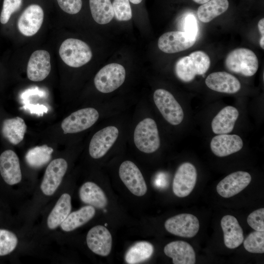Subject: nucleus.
Wrapping results in <instances>:
<instances>
[{
    "mask_svg": "<svg viewBox=\"0 0 264 264\" xmlns=\"http://www.w3.org/2000/svg\"><path fill=\"white\" fill-rule=\"evenodd\" d=\"M210 59L202 51H196L179 59L175 65L176 76L184 82L192 81L197 75L205 74L210 66Z\"/></svg>",
    "mask_w": 264,
    "mask_h": 264,
    "instance_id": "1",
    "label": "nucleus"
},
{
    "mask_svg": "<svg viewBox=\"0 0 264 264\" xmlns=\"http://www.w3.org/2000/svg\"><path fill=\"white\" fill-rule=\"evenodd\" d=\"M59 53L63 62L73 67L84 66L92 56L91 50L87 43L74 38L65 40L60 45Z\"/></svg>",
    "mask_w": 264,
    "mask_h": 264,
    "instance_id": "2",
    "label": "nucleus"
},
{
    "mask_svg": "<svg viewBox=\"0 0 264 264\" xmlns=\"http://www.w3.org/2000/svg\"><path fill=\"white\" fill-rule=\"evenodd\" d=\"M133 140L137 148L142 152L151 154L157 151L160 141L155 121L150 118L141 121L135 128Z\"/></svg>",
    "mask_w": 264,
    "mask_h": 264,
    "instance_id": "3",
    "label": "nucleus"
},
{
    "mask_svg": "<svg viewBox=\"0 0 264 264\" xmlns=\"http://www.w3.org/2000/svg\"><path fill=\"white\" fill-rule=\"evenodd\" d=\"M225 65L231 72L245 76H251L257 72L259 62L257 56L251 50L239 48L228 54L225 59Z\"/></svg>",
    "mask_w": 264,
    "mask_h": 264,
    "instance_id": "4",
    "label": "nucleus"
},
{
    "mask_svg": "<svg viewBox=\"0 0 264 264\" xmlns=\"http://www.w3.org/2000/svg\"><path fill=\"white\" fill-rule=\"evenodd\" d=\"M126 77L125 68L117 63L108 64L96 74L94 83L96 89L102 93H110L120 87Z\"/></svg>",
    "mask_w": 264,
    "mask_h": 264,
    "instance_id": "5",
    "label": "nucleus"
},
{
    "mask_svg": "<svg viewBox=\"0 0 264 264\" xmlns=\"http://www.w3.org/2000/svg\"><path fill=\"white\" fill-rule=\"evenodd\" d=\"M154 102L164 119L173 125L180 124L184 118L183 110L174 96L164 89L154 93Z\"/></svg>",
    "mask_w": 264,
    "mask_h": 264,
    "instance_id": "6",
    "label": "nucleus"
},
{
    "mask_svg": "<svg viewBox=\"0 0 264 264\" xmlns=\"http://www.w3.org/2000/svg\"><path fill=\"white\" fill-rule=\"evenodd\" d=\"M99 117L98 111L94 108L80 109L65 118L61 127L65 134L79 132L91 127Z\"/></svg>",
    "mask_w": 264,
    "mask_h": 264,
    "instance_id": "7",
    "label": "nucleus"
},
{
    "mask_svg": "<svg viewBox=\"0 0 264 264\" xmlns=\"http://www.w3.org/2000/svg\"><path fill=\"white\" fill-rule=\"evenodd\" d=\"M164 226L172 234L184 238H192L198 232L199 222L195 216L184 213L167 219Z\"/></svg>",
    "mask_w": 264,
    "mask_h": 264,
    "instance_id": "8",
    "label": "nucleus"
},
{
    "mask_svg": "<svg viewBox=\"0 0 264 264\" xmlns=\"http://www.w3.org/2000/svg\"><path fill=\"white\" fill-rule=\"evenodd\" d=\"M120 179L134 195L141 197L147 191V187L143 176L137 166L132 161L123 162L119 169Z\"/></svg>",
    "mask_w": 264,
    "mask_h": 264,
    "instance_id": "9",
    "label": "nucleus"
},
{
    "mask_svg": "<svg viewBox=\"0 0 264 264\" xmlns=\"http://www.w3.org/2000/svg\"><path fill=\"white\" fill-rule=\"evenodd\" d=\"M196 167L190 162L182 163L175 174L173 182L174 194L179 198L188 196L194 189L197 182Z\"/></svg>",
    "mask_w": 264,
    "mask_h": 264,
    "instance_id": "10",
    "label": "nucleus"
},
{
    "mask_svg": "<svg viewBox=\"0 0 264 264\" xmlns=\"http://www.w3.org/2000/svg\"><path fill=\"white\" fill-rule=\"evenodd\" d=\"M119 131L115 126H108L92 136L89 145V153L94 159L104 156L117 139Z\"/></svg>",
    "mask_w": 264,
    "mask_h": 264,
    "instance_id": "11",
    "label": "nucleus"
},
{
    "mask_svg": "<svg viewBox=\"0 0 264 264\" xmlns=\"http://www.w3.org/2000/svg\"><path fill=\"white\" fill-rule=\"evenodd\" d=\"M194 37L184 31H170L162 34L158 41V46L166 53H174L192 46L196 41Z\"/></svg>",
    "mask_w": 264,
    "mask_h": 264,
    "instance_id": "12",
    "label": "nucleus"
},
{
    "mask_svg": "<svg viewBox=\"0 0 264 264\" xmlns=\"http://www.w3.org/2000/svg\"><path fill=\"white\" fill-rule=\"evenodd\" d=\"M67 168V163L63 158L52 160L47 166L42 182L41 189L46 196L52 195L61 184Z\"/></svg>",
    "mask_w": 264,
    "mask_h": 264,
    "instance_id": "13",
    "label": "nucleus"
},
{
    "mask_svg": "<svg viewBox=\"0 0 264 264\" xmlns=\"http://www.w3.org/2000/svg\"><path fill=\"white\" fill-rule=\"evenodd\" d=\"M44 18L42 8L38 4H31L27 6L20 16L17 27L24 36L34 35L41 28Z\"/></svg>",
    "mask_w": 264,
    "mask_h": 264,
    "instance_id": "14",
    "label": "nucleus"
},
{
    "mask_svg": "<svg viewBox=\"0 0 264 264\" xmlns=\"http://www.w3.org/2000/svg\"><path fill=\"white\" fill-rule=\"evenodd\" d=\"M250 175L244 171L232 173L222 179L217 186V191L222 197L229 198L242 191L250 183Z\"/></svg>",
    "mask_w": 264,
    "mask_h": 264,
    "instance_id": "15",
    "label": "nucleus"
},
{
    "mask_svg": "<svg viewBox=\"0 0 264 264\" xmlns=\"http://www.w3.org/2000/svg\"><path fill=\"white\" fill-rule=\"evenodd\" d=\"M86 240L88 247L95 254L101 256L110 254L112 237L105 226L97 225L91 228L87 234Z\"/></svg>",
    "mask_w": 264,
    "mask_h": 264,
    "instance_id": "16",
    "label": "nucleus"
},
{
    "mask_svg": "<svg viewBox=\"0 0 264 264\" xmlns=\"http://www.w3.org/2000/svg\"><path fill=\"white\" fill-rule=\"evenodd\" d=\"M51 70L50 56L44 50H37L32 53L27 66L28 78L34 82L44 80Z\"/></svg>",
    "mask_w": 264,
    "mask_h": 264,
    "instance_id": "17",
    "label": "nucleus"
},
{
    "mask_svg": "<svg viewBox=\"0 0 264 264\" xmlns=\"http://www.w3.org/2000/svg\"><path fill=\"white\" fill-rule=\"evenodd\" d=\"M0 173L4 181L9 185H13L21 181L19 159L12 150H6L0 154Z\"/></svg>",
    "mask_w": 264,
    "mask_h": 264,
    "instance_id": "18",
    "label": "nucleus"
},
{
    "mask_svg": "<svg viewBox=\"0 0 264 264\" xmlns=\"http://www.w3.org/2000/svg\"><path fill=\"white\" fill-rule=\"evenodd\" d=\"M205 84L213 90L229 94L236 93L241 87L240 82L236 77L224 71L210 74L206 78Z\"/></svg>",
    "mask_w": 264,
    "mask_h": 264,
    "instance_id": "19",
    "label": "nucleus"
},
{
    "mask_svg": "<svg viewBox=\"0 0 264 264\" xmlns=\"http://www.w3.org/2000/svg\"><path fill=\"white\" fill-rule=\"evenodd\" d=\"M242 147V140L236 134H219L214 136L210 143L211 151L219 157H224L236 153Z\"/></svg>",
    "mask_w": 264,
    "mask_h": 264,
    "instance_id": "20",
    "label": "nucleus"
},
{
    "mask_svg": "<svg viewBox=\"0 0 264 264\" xmlns=\"http://www.w3.org/2000/svg\"><path fill=\"white\" fill-rule=\"evenodd\" d=\"M165 254L173 260L174 264H194L196 254L193 247L182 241L172 242L164 248Z\"/></svg>",
    "mask_w": 264,
    "mask_h": 264,
    "instance_id": "21",
    "label": "nucleus"
},
{
    "mask_svg": "<svg viewBox=\"0 0 264 264\" xmlns=\"http://www.w3.org/2000/svg\"><path fill=\"white\" fill-rule=\"evenodd\" d=\"M225 245L228 248L239 247L243 241V231L237 219L232 215L223 216L220 221Z\"/></svg>",
    "mask_w": 264,
    "mask_h": 264,
    "instance_id": "22",
    "label": "nucleus"
},
{
    "mask_svg": "<svg viewBox=\"0 0 264 264\" xmlns=\"http://www.w3.org/2000/svg\"><path fill=\"white\" fill-rule=\"evenodd\" d=\"M239 115L238 110L234 107L228 106L221 109L212 121L211 127L213 132L217 134L231 132Z\"/></svg>",
    "mask_w": 264,
    "mask_h": 264,
    "instance_id": "23",
    "label": "nucleus"
},
{
    "mask_svg": "<svg viewBox=\"0 0 264 264\" xmlns=\"http://www.w3.org/2000/svg\"><path fill=\"white\" fill-rule=\"evenodd\" d=\"M79 197L83 202L98 209L104 208L108 202L102 189L92 182H87L82 185L79 190Z\"/></svg>",
    "mask_w": 264,
    "mask_h": 264,
    "instance_id": "24",
    "label": "nucleus"
},
{
    "mask_svg": "<svg viewBox=\"0 0 264 264\" xmlns=\"http://www.w3.org/2000/svg\"><path fill=\"white\" fill-rule=\"evenodd\" d=\"M26 128L23 119L17 116L4 120L1 132L4 137L10 143L17 145L23 140Z\"/></svg>",
    "mask_w": 264,
    "mask_h": 264,
    "instance_id": "25",
    "label": "nucleus"
},
{
    "mask_svg": "<svg viewBox=\"0 0 264 264\" xmlns=\"http://www.w3.org/2000/svg\"><path fill=\"white\" fill-rule=\"evenodd\" d=\"M71 209V197L68 194L64 193L61 196L48 217V227L54 229L61 225L69 214Z\"/></svg>",
    "mask_w": 264,
    "mask_h": 264,
    "instance_id": "26",
    "label": "nucleus"
},
{
    "mask_svg": "<svg viewBox=\"0 0 264 264\" xmlns=\"http://www.w3.org/2000/svg\"><path fill=\"white\" fill-rule=\"evenodd\" d=\"M95 210L91 205H86L69 214L61 224L62 229L66 232L71 231L85 224L94 216Z\"/></svg>",
    "mask_w": 264,
    "mask_h": 264,
    "instance_id": "27",
    "label": "nucleus"
},
{
    "mask_svg": "<svg viewBox=\"0 0 264 264\" xmlns=\"http://www.w3.org/2000/svg\"><path fill=\"white\" fill-rule=\"evenodd\" d=\"M229 6L228 0H210L198 9L197 15L203 22H208L225 12Z\"/></svg>",
    "mask_w": 264,
    "mask_h": 264,
    "instance_id": "28",
    "label": "nucleus"
},
{
    "mask_svg": "<svg viewBox=\"0 0 264 264\" xmlns=\"http://www.w3.org/2000/svg\"><path fill=\"white\" fill-rule=\"evenodd\" d=\"M89 3L91 15L97 23L107 24L114 17L110 0H89Z\"/></svg>",
    "mask_w": 264,
    "mask_h": 264,
    "instance_id": "29",
    "label": "nucleus"
},
{
    "mask_svg": "<svg viewBox=\"0 0 264 264\" xmlns=\"http://www.w3.org/2000/svg\"><path fill=\"white\" fill-rule=\"evenodd\" d=\"M154 248L152 243L141 241L134 243L126 252L125 260L127 264H139L149 259L153 255Z\"/></svg>",
    "mask_w": 264,
    "mask_h": 264,
    "instance_id": "30",
    "label": "nucleus"
},
{
    "mask_svg": "<svg viewBox=\"0 0 264 264\" xmlns=\"http://www.w3.org/2000/svg\"><path fill=\"white\" fill-rule=\"evenodd\" d=\"M53 152V149L46 145L34 147L26 153L25 161L32 168H40L50 161Z\"/></svg>",
    "mask_w": 264,
    "mask_h": 264,
    "instance_id": "31",
    "label": "nucleus"
},
{
    "mask_svg": "<svg viewBox=\"0 0 264 264\" xmlns=\"http://www.w3.org/2000/svg\"><path fill=\"white\" fill-rule=\"evenodd\" d=\"M245 249L252 253H264V231H255L248 235L243 242Z\"/></svg>",
    "mask_w": 264,
    "mask_h": 264,
    "instance_id": "32",
    "label": "nucleus"
},
{
    "mask_svg": "<svg viewBox=\"0 0 264 264\" xmlns=\"http://www.w3.org/2000/svg\"><path fill=\"white\" fill-rule=\"evenodd\" d=\"M18 238L12 232L0 229V256L12 252L18 244Z\"/></svg>",
    "mask_w": 264,
    "mask_h": 264,
    "instance_id": "33",
    "label": "nucleus"
},
{
    "mask_svg": "<svg viewBox=\"0 0 264 264\" xmlns=\"http://www.w3.org/2000/svg\"><path fill=\"white\" fill-rule=\"evenodd\" d=\"M114 17L119 21H127L132 17L129 0H114L112 3Z\"/></svg>",
    "mask_w": 264,
    "mask_h": 264,
    "instance_id": "34",
    "label": "nucleus"
},
{
    "mask_svg": "<svg viewBox=\"0 0 264 264\" xmlns=\"http://www.w3.org/2000/svg\"><path fill=\"white\" fill-rule=\"evenodd\" d=\"M22 4V0H4L0 16V22L6 24L11 15L18 10Z\"/></svg>",
    "mask_w": 264,
    "mask_h": 264,
    "instance_id": "35",
    "label": "nucleus"
},
{
    "mask_svg": "<svg viewBox=\"0 0 264 264\" xmlns=\"http://www.w3.org/2000/svg\"><path fill=\"white\" fill-rule=\"evenodd\" d=\"M247 222L254 230L264 231V208L258 209L250 213L247 218Z\"/></svg>",
    "mask_w": 264,
    "mask_h": 264,
    "instance_id": "36",
    "label": "nucleus"
},
{
    "mask_svg": "<svg viewBox=\"0 0 264 264\" xmlns=\"http://www.w3.org/2000/svg\"><path fill=\"white\" fill-rule=\"evenodd\" d=\"M60 7L70 14L78 13L81 9L82 0H57Z\"/></svg>",
    "mask_w": 264,
    "mask_h": 264,
    "instance_id": "37",
    "label": "nucleus"
},
{
    "mask_svg": "<svg viewBox=\"0 0 264 264\" xmlns=\"http://www.w3.org/2000/svg\"><path fill=\"white\" fill-rule=\"evenodd\" d=\"M184 31L186 33L197 38L198 27L197 20L192 14L188 15L184 21Z\"/></svg>",
    "mask_w": 264,
    "mask_h": 264,
    "instance_id": "38",
    "label": "nucleus"
},
{
    "mask_svg": "<svg viewBox=\"0 0 264 264\" xmlns=\"http://www.w3.org/2000/svg\"><path fill=\"white\" fill-rule=\"evenodd\" d=\"M258 27L262 36L264 35V19H261L258 22Z\"/></svg>",
    "mask_w": 264,
    "mask_h": 264,
    "instance_id": "39",
    "label": "nucleus"
},
{
    "mask_svg": "<svg viewBox=\"0 0 264 264\" xmlns=\"http://www.w3.org/2000/svg\"><path fill=\"white\" fill-rule=\"evenodd\" d=\"M260 45L261 47V48L264 49V36H262L260 41Z\"/></svg>",
    "mask_w": 264,
    "mask_h": 264,
    "instance_id": "40",
    "label": "nucleus"
},
{
    "mask_svg": "<svg viewBox=\"0 0 264 264\" xmlns=\"http://www.w3.org/2000/svg\"><path fill=\"white\" fill-rule=\"evenodd\" d=\"M194 1H195L196 3H198V4H203L207 1H208L210 0H193Z\"/></svg>",
    "mask_w": 264,
    "mask_h": 264,
    "instance_id": "41",
    "label": "nucleus"
},
{
    "mask_svg": "<svg viewBox=\"0 0 264 264\" xmlns=\"http://www.w3.org/2000/svg\"><path fill=\"white\" fill-rule=\"evenodd\" d=\"M142 0H129V1H130L132 3L135 4L140 3L142 1Z\"/></svg>",
    "mask_w": 264,
    "mask_h": 264,
    "instance_id": "42",
    "label": "nucleus"
}]
</instances>
